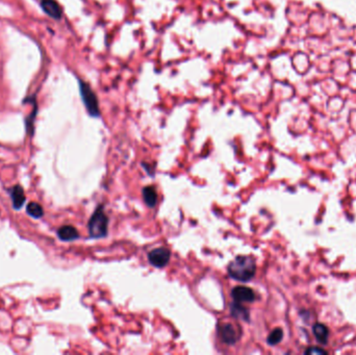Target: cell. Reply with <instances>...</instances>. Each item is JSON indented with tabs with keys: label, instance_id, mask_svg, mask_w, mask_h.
Masks as SVG:
<instances>
[{
	"label": "cell",
	"instance_id": "obj_3",
	"mask_svg": "<svg viewBox=\"0 0 356 355\" xmlns=\"http://www.w3.org/2000/svg\"><path fill=\"white\" fill-rule=\"evenodd\" d=\"M79 93H81V97L83 100V103L85 107L86 112L89 113L92 117H99L100 116V108H99V102L97 95L92 90L89 84L79 79Z\"/></svg>",
	"mask_w": 356,
	"mask_h": 355
},
{
	"label": "cell",
	"instance_id": "obj_4",
	"mask_svg": "<svg viewBox=\"0 0 356 355\" xmlns=\"http://www.w3.org/2000/svg\"><path fill=\"white\" fill-rule=\"evenodd\" d=\"M218 336L225 344L234 345L242 335L241 328L237 325L227 322H221L218 324Z\"/></svg>",
	"mask_w": 356,
	"mask_h": 355
},
{
	"label": "cell",
	"instance_id": "obj_12",
	"mask_svg": "<svg viewBox=\"0 0 356 355\" xmlns=\"http://www.w3.org/2000/svg\"><path fill=\"white\" fill-rule=\"evenodd\" d=\"M230 310L234 317L242 319V320H246V321L249 320V310L247 309L245 306H243L241 303L235 301L234 303H232Z\"/></svg>",
	"mask_w": 356,
	"mask_h": 355
},
{
	"label": "cell",
	"instance_id": "obj_14",
	"mask_svg": "<svg viewBox=\"0 0 356 355\" xmlns=\"http://www.w3.org/2000/svg\"><path fill=\"white\" fill-rule=\"evenodd\" d=\"M283 338V331L281 328H275L270 335L268 337V344L271 346H275L277 345L278 343L281 342V339Z\"/></svg>",
	"mask_w": 356,
	"mask_h": 355
},
{
	"label": "cell",
	"instance_id": "obj_2",
	"mask_svg": "<svg viewBox=\"0 0 356 355\" xmlns=\"http://www.w3.org/2000/svg\"><path fill=\"white\" fill-rule=\"evenodd\" d=\"M108 218L102 205H99L94 212L88 223L89 234L93 238H101L107 235Z\"/></svg>",
	"mask_w": 356,
	"mask_h": 355
},
{
	"label": "cell",
	"instance_id": "obj_11",
	"mask_svg": "<svg viewBox=\"0 0 356 355\" xmlns=\"http://www.w3.org/2000/svg\"><path fill=\"white\" fill-rule=\"evenodd\" d=\"M144 201L149 207H154L157 202V192L153 186H145L143 189Z\"/></svg>",
	"mask_w": 356,
	"mask_h": 355
},
{
	"label": "cell",
	"instance_id": "obj_6",
	"mask_svg": "<svg viewBox=\"0 0 356 355\" xmlns=\"http://www.w3.org/2000/svg\"><path fill=\"white\" fill-rule=\"evenodd\" d=\"M234 301L238 303H250L255 300V294L250 287H236L231 292Z\"/></svg>",
	"mask_w": 356,
	"mask_h": 355
},
{
	"label": "cell",
	"instance_id": "obj_15",
	"mask_svg": "<svg viewBox=\"0 0 356 355\" xmlns=\"http://www.w3.org/2000/svg\"><path fill=\"white\" fill-rule=\"evenodd\" d=\"M305 354H327V351H325L322 348L319 347H309L308 349L305 350Z\"/></svg>",
	"mask_w": 356,
	"mask_h": 355
},
{
	"label": "cell",
	"instance_id": "obj_10",
	"mask_svg": "<svg viewBox=\"0 0 356 355\" xmlns=\"http://www.w3.org/2000/svg\"><path fill=\"white\" fill-rule=\"evenodd\" d=\"M312 332H314V335L319 343L325 345L327 344V342H328L329 329L327 328V326L321 323H316L314 326H312Z\"/></svg>",
	"mask_w": 356,
	"mask_h": 355
},
{
	"label": "cell",
	"instance_id": "obj_13",
	"mask_svg": "<svg viewBox=\"0 0 356 355\" xmlns=\"http://www.w3.org/2000/svg\"><path fill=\"white\" fill-rule=\"evenodd\" d=\"M26 213L33 217L34 219H40L44 216V209L43 206L40 205L37 202H31L26 206Z\"/></svg>",
	"mask_w": 356,
	"mask_h": 355
},
{
	"label": "cell",
	"instance_id": "obj_8",
	"mask_svg": "<svg viewBox=\"0 0 356 355\" xmlns=\"http://www.w3.org/2000/svg\"><path fill=\"white\" fill-rule=\"evenodd\" d=\"M8 192L11 196L14 209L19 211V209L22 208L25 203V194H24L23 187L19 185H16L13 187H11Z\"/></svg>",
	"mask_w": 356,
	"mask_h": 355
},
{
	"label": "cell",
	"instance_id": "obj_5",
	"mask_svg": "<svg viewBox=\"0 0 356 355\" xmlns=\"http://www.w3.org/2000/svg\"><path fill=\"white\" fill-rule=\"evenodd\" d=\"M171 252L165 247H159L151 250L148 254L149 263L156 268H163L169 263Z\"/></svg>",
	"mask_w": 356,
	"mask_h": 355
},
{
	"label": "cell",
	"instance_id": "obj_9",
	"mask_svg": "<svg viewBox=\"0 0 356 355\" xmlns=\"http://www.w3.org/2000/svg\"><path fill=\"white\" fill-rule=\"evenodd\" d=\"M57 237H59L61 241L71 242V241L77 240V238L79 237V234L74 226L64 225L60 227L59 230H57Z\"/></svg>",
	"mask_w": 356,
	"mask_h": 355
},
{
	"label": "cell",
	"instance_id": "obj_1",
	"mask_svg": "<svg viewBox=\"0 0 356 355\" xmlns=\"http://www.w3.org/2000/svg\"><path fill=\"white\" fill-rule=\"evenodd\" d=\"M228 274L231 278L247 282L251 280L256 271V264L250 255H238L228 265Z\"/></svg>",
	"mask_w": 356,
	"mask_h": 355
},
{
	"label": "cell",
	"instance_id": "obj_7",
	"mask_svg": "<svg viewBox=\"0 0 356 355\" xmlns=\"http://www.w3.org/2000/svg\"><path fill=\"white\" fill-rule=\"evenodd\" d=\"M41 6L46 15L51 17L52 19L59 20L62 18V8L59 2L55 1V0H41Z\"/></svg>",
	"mask_w": 356,
	"mask_h": 355
}]
</instances>
